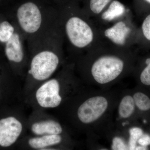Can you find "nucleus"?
<instances>
[{"label":"nucleus","instance_id":"f257e3e1","mask_svg":"<svg viewBox=\"0 0 150 150\" xmlns=\"http://www.w3.org/2000/svg\"><path fill=\"white\" fill-rule=\"evenodd\" d=\"M121 91L85 86L58 110L71 131L85 135L91 146L115 128L114 113Z\"/></svg>","mask_w":150,"mask_h":150},{"label":"nucleus","instance_id":"f03ea898","mask_svg":"<svg viewBox=\"0 0 150 150\" xmlns=\"http://www.w3.org/2000/svg\"><path fill=\"white\" fill-rule=\"evenodd\" d=\"M139 55L137 49H121L101 43L75 61V70L85 86L108 89L132 75Z\"/></svg>","mask_w":150,"mask_h":150},{"label":"nucleus","instance_id":"7ed1b4c3","mask_svg":"<svg viewBox=\"0 0 150 150\" xmlns=\"http://www.w3.org/2000/svg\"><path fill=\"white\" fill-rule=\"evenodd\" d=\"M27 43L29 56L22 88V99L54 76L67 62L58 13L40 35Z\"/></svg>","mask_w":150,"mask_h":150},{"label":"nucleus","instance_id":"20e7f679","mask_svg":"<svg viewBox=\"0 0 150 150\" xmlns=\"http://www.w3.org/2000/svg\"><path fill=\"white\" fill-rule=\"evenodd\" d=\"M59 22L67 49L68 59L74 62L102 43L99 28L83 10L79 0L56 7Z\"/></svg>","mask_w":150,"mask_h":150},{"label":"nucleus","instance_id":"39448f33","mask_svg":"<svg viewBox=\"0 0 150 150\" xmlns=\"http://www.w3.org/2000/svg\"><path fill=\"white\" fill-rule=\"evenodd\" d=\"M85 86L76 73L75 62L67 59L54 76L23 98L22 103L31 110H58Z\"/></svg>","mask_w":150,"mask_h":150},{"label":"nucleus","instance_id":"423d86ee","mask_svg":"<svg viewBox=\"0 0 150 150\" xmlns=\"http://www.w3.org/2000/svg\"><path fill=\"white\" fill-rule=\"evenodd\" d=\"M57 14L56 7L44 0H23L7 16L28 43L40 35Z\"/></svg>","mask_w":150,"mask_h":150},{"label":"nucleus","instance_id":"0eeeda50","mask_svg":"<svg viewBox=\"0 0 150 150\" xmlns=\"http://www.w3.org/2000/svg\"><path fill=\"white\" fill-rule=\"evenodd\" d=\"M102 43L121 49H131L137 46L138 26L134 16L125 18L107 26L99 27Z\"/></svg>","mask_w":150,"mask_h":150},{"label":"nucleus","instance_id":"6e6552de","mask_svg":"<svg viewBox=\"0 0 150 150\" xmlns=\"http://www.w3.org/2000/svg\"><path fill=\"white\" fill-rule=\"evenodd\" d=\"M27 129L32 136L73 134L63 121L40 109L32 110L28 116Z\"/></svg>","mask_w":150,"mask_h":150},{"label":"nucleus","instance_id":"1a4fd4ad","mask_svg":"<svg viewBox=\"0 0 150 150\" xmlns=\"http://www.w3.org/2000/svg\"><path fill=\"white\" fill-rule=\"evenodd\" d=\"M71 134L32 136L27 134L18 145L22 150H73L76 144Z\"/></svg>","mask_w":150,"mask_h":150},{"label":"nucleus","instance_id":"9d476101","mask_svg":"<svg viewBox=\"0 0 150 150\" xmlns=\"http://www.w3.org/2000/svg\"><path fill=\"white\" fill-rule=\"evenodd\" d=\"M25 42L24 37L17 27L12 37L1 47L13 72L23 80L25 75L29 56L25 48Z\"/></svg>","mask_w":150,"mask_h":150},{"label":"nucleus","instance_id":"9b49d317","mask_svg":"<svg viewBox=\"0 0 150 150\" xmlns=\"http://www.w3.org/2000/svg\"><path fill=\"white\" fill-rule=\"evenodd\" d=\"M27 117L23 109L0 118V146L8 148L18 144L27 134Z\"/></svg>","mask_w":150,"mask_h":150},{"label":"nucleus","instance_id":"f8f14e48","mask_svg":"<svg viewBox=\"0 0 150 150\" xmlns=\"http://www.w3.org/2000/svg\"><path fill=\"white\" fill-rule=\"evenodd\" d=\"M115 129L127 131L131 126L142 127L131 89L121 91L114 115Z\"/></svg>","mask_w":150,"mask_h":150},{"label":"nucleus","instance_id":"ddd939ff","mask_svg":"<svg viewBox=\"0 0 150 150\" xmlns=\"http://www.w3.org/2000/svg\"><path fill=\"white\" fill-rule=\"evenodd\" d=\"M133 16L132 11L119 0H113L98 16L92 18L98 27L107 26L120 20Z\"/></svg>","mask_w":150,"mask_h":150},{"label":"nucleus","instance_id":"4468645a","mask_svg":"<svg viewBox=\"0 0 150 150\" xmlns=\"http://www.w3.org/2000/svg\"><path fill=\"white\" fill-rule=\"evenodd\" d=\"M131 91L140 123L144 129L150 123V92L137 86Z\"/></svg>","mask_w":150,"mask_h":150},{"label":"nucleus","instance_id":"2eb2a0df","mask_svg":"<svg viewBox=\"0 0 150 150\" xmlns=\"http://www.w3.org/2000/svg\"><path fill=\"white\" fill-rule=\"evenodd\" d=\"M132 75L137 86L150 92V53L139 56Z\"/></svg>","mask_w":150,"mask_h":150},{"label":"nucleus","instance_id":"dca6fc26","mask_svg":"<svg viewBox=\"0 0 150 150\" xmlns=\"http://www.w3.org/2000/svg\"><path fill=\"white\" fill-rule=\"evenodd\" d=\"M141 24L138 26V43L137 46L144 51L150 50V13L142 18Z\"/></svg>","mask_w":150,"mask_h":150},{"label":"nucleus","instance_id":"f3484780","mask_svg":"<svg viewBox=\"0 0 150 150\" xmlns=\"http://www.w3.org/2000/svg\"><path fill=\"white\" fill-rule=\"evenodd\" d=\"M113 0H79L83 11L92 18L101 13Z\"/></svg>","mask_w":150,"mask_h":150},{"label":"nucleus","instance_id":"a211bd4d","mask_svg":"<svg viewBox=\"0 0 150 150\" xmlns=\"http://www.w3.org/2000/svg\"><path fill=\"white\" fill-rule=\"evenodd\" d=\"M106 138L110 142V150H129L128 131H121L115 128Z\"/></svg>","mask_w":150,"mask_h":150},{"label":"nucleus","instance_id":"6ab92c4d","mask_svg":"<svg viewBox=\"0 0 150 150\" xmlns=\"http://www.w3.org/2000/svg\"><path fill=\"white\" fill-rule=\"evenodd\" d=\"M17 27L8 16L0 13V47L13 35Z\"/></svg>","mask_w":150,"mask_h":150},{"label":"nucleus","instance_id":"aec40b11","mask_svg":"<svg viewBox=\"0 0 150 150\" xmlns=\"http://www.w3.org/2000/svg\"><path fill=\"white\" fill-rule=\"evenodd\" d=\"M144 132V130L140 126H134L129 128L128 133L129 150H135L138 140Z\"/></svg>","mask_w":150,"mask_h":150},{"label":"nucleus","instance_id":"412c9836","mask_svg":"<svg viewBox=\"0 0 150 150\" xmlns=\"http://www.w3.org/2000/svg\"><path fill=\"white\" fill-rule=\"evenodd\" d=\"M133 5L136 15L141 18L150 13V0H133Z\"/></svg>","mask_w":150,"mask_h":150},{"label":"nucleus","instance_id":"4be33fe9","mask_svg":"<svg viewBox=\"0 0 150 150\" xmlns=\"http://www.w3.org/2000/svg\"><path fill=\"white\" fill-rule=\"evenodd\" d=\"M44 1L54 6L59 7L67 4L71 0H44Z\"/></svg>","mask_w":150,"mask_h":150},{"label":"nucleus","instance_id":"5701e85b","mask_svg":"<svg viewBox=\"0 0 150 150\" xmlns=\"http://www.w3.org/2000/svg\"><path fill=\"white\" fill-rule=\"evenodd\" d=\"M146 132H148L150 135V123H149V125L147 126L146 128Z\"/></svg>","mask_w":150,"mask_h":150},{"label":"nucleus","instance_id":"b1692460","mask_svg":"<svg viewBox=\"0 0 150 150\" xmlns=\"http://www.w3.org/2000/svg\"><path fill=\"white\" fill-rule=\"evenodd\" d=\"M1 1V0H0V1Z\"/></svg>","mask_w":150,"mask_h":150}]
</instances>
